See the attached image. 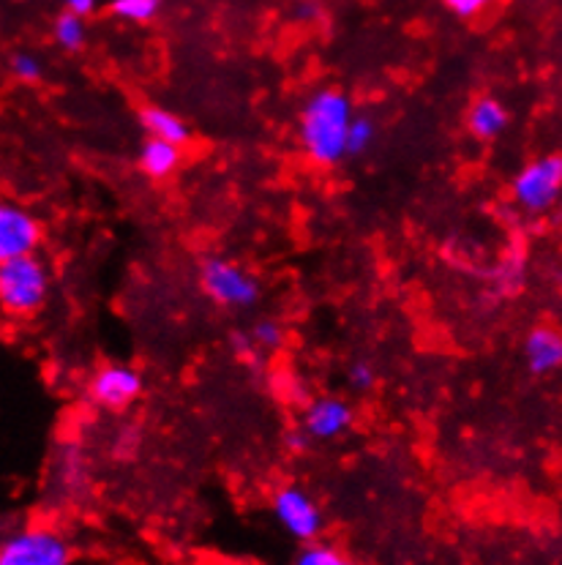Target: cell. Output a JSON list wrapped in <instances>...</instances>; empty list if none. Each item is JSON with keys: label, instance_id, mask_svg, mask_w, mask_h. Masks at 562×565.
<instances>
[{"label": "cell", "instance_id": "8992f818", "mask_svg": "<svg viewBox=\"0 0 562 565\" xmlns=\"http://www.w3.org/2000/svg\"><path fill=\"white\" fill-rule=\"evenodd\" d=\"M271 511L279 527L284 530L290 539H295L298 544H312V541H320V535H323V509H320L317 500H314L306 489L298 487V483H287V487L273 492Z\"/></svg>", "mask_w": 562, "mask_h": 565}, {"label": "cell", "instance_id": "5b68a950", "mask_svg": "<svg viewBox=\"0 0 562 565\" xmlns=\"http://www.w3.org/2000/svg\"><path fill=\"white\" fill-rule=\"evenodd\" d=\"M510 198L527 213H543L562 198V156L549 153L521 167L510 183Z\"/></svg>", "mask_w": 562, "mask_h": 565}, {"label": "cell", "instance_id": "d4e9b609", "mask_svg": "<svg viewBox=\"0 0 562 565\" xmlns=\"http://www.w3.org/2000/svg\"><path fill=\"white\" fill-rule=\"evenodd\" d=\"M284 443H287V448H290V451H295V454H303V451H306V448L309 446H312V437H309L306 435V429H303V426H301V429H292V431H287V435H284Z\"/></svg>", "mask_w": 562, "mask_h": 565}, {"label": "cell", "instance_id": "8fae6325", "mask_svg": "<svg viewBox=\"0 0 562 565\" xmlns=\"http://www.w3.org/2000/svg\"><path fill=\"white\" fill-rule=\"evenodd\" d=\"M525 363L532 374L547 377V374L562 369V333L558 328L538 326L525 339Z\"/></svg>", "mask_w": 562, "mask_h": 565}, {"label": "cell", "instance_id": "484cf974", "mask_svg": "<svg viewBox=\"0 0 562 565\" xmlns=\"http://www.w3.org/2000/svg\"><path fill=\"white\" fill-rule=\"evenodd\" d=\"M101 0H61V6L66 11H74V14H83V17H90L96 9H99Z\"/></svg>", "mask_w": 562, "mask_h": 565}, {"label": "cell", "instance_id": "7402d4cb", "mask_svg": "<svg viewBox=\"0 0 562 565\" xmlns=\"http://www.w3.org/2000/svg\"><path fill=\"white\" fill-rule=\"evenodd\" d=\"M229 348H233L235 359L246 361L249 366H260L262 363V350L257 348L249 331H233V337H229Z\"/></svg>", "mask_w": 562, "mask_h": 565}, {"label": "cell", "instance_id": "cb8c5ba5", "mask_svg": "<svg viewBox=\"0 0 562 565\" xmlns=\"http://www.w3.org/2000/svg\"><path fill=\"white\" fill-rule=\"evenodd\" d=\"M495 3L497 0H445L451 14H456L458 20H473V17L489 11Z\"/></svg>", "mask_w": 562, "mask_h": 565}, {"label": "cell", "instance_id": "9c48e42d", "mask_svg": "<svg viewBox=\"0 0 562 565\" xmlns=\"http://www.w3.org/2000/svg\"><path fill=\"white\" fill-rule=\"evenodd\" d=\"M355 424V411L342 396H312L303 405L301 426L314 443H334Z\"/></svg>", "mask_w": 562, "mask_h": 565}, {"label": "cell", "instance_id": "2e32d148", "mask_svg": "<svg viewBox=\"0 0 562 565\" xmlns=\"http://www.w3.org/2000/svg\"><path fill=\"white\" fill-rule=\"evenodd\" d=\"M292 565H360V563H355L347 552H342L334 544L312 541V544H303L301 550H298Z\"/></svg>", "mask_w": 562, "mask_h": 565}, {"label": "cell", "instance_id": "ba28073f", "mask_svg": "<svg viewBox=\"0 0 562 565\" xmlns=\"http://www.w3.org/2000/svg\"><path fill=\"white\" fill-rule=\"evenodd\" d=\"M42 241L44 227L36 213L20 203H9V200L0 205V259L39 255Z\"/></svg>", "mask_w": 562, "mask_h": 565}, {"label": "cell", "instance_id": "4fadbf2b", "mask_svg": "<svg viewBox=\"0 0 562 565\" xmlns=\"http://www.w3.org/2000/svg\"><path fill=\"white\" fill-rule=\"evenodd\" d=\"M140 126L148 137L175 142L181 148L192 140L186 120L167 107H159V104H148V107L140 109Z\"/></svg>", "mask_w": 562, "mask_h": 565}, {"label": "cell", "instance_id": "6da1fadb", "mask_svg": "<svg viewBox=\"0 0 562 565\" xmlns=\"http://www.w3.org/2000/svg\"><path fill=\"white\" fill-rule=\"evenodd\" d=\"M355 118L353 99L338 88H320L303 102L298 115V146L317 167H336L347 159V135Z\"/></svg>", "mask_w": 562, "mask_h": 565}, {"label": "cell", "instance_id": "3957f363", "mask_svg": "<svg viewBox=\"0 0 562 565\" xmlns=\"http://www.w3.org/2000/svg\"><path fill=\"white\" fill-rule=\"evenodd\" d=\"M197 276L205 296L221 309H251L262 296L257 276L229 257H205Z\"/></svg>", "mask_w": 562, "mask_h": 565}, {"label": "cell", "instance_id": "52a82bcc", "mask_svg": "<svg viewBox=\"0 0 562 565\" xmlns=\"http://www.w3.org/2000/svg\"><path fill=\"white\" fill-rule=\"evenodd\" d=\"M145 391L140 369L129 363H105L96 369L88 383V396L96 407L110 413H123L134 405Z\"/></svg>", "mask_w": 562, "mask_h": 565}, {"label": "cell", "instance_id": "277c9868", "mask_svg": "<svg viewBox=\"0 0 562 565\" xmlns=\"http://www.w3.org/2000/svg\"><path fill=\"white\" fill-rule=\"evenodd\" d=\"M0 565H72V544L55 527L28 524L6 535Z\"/></svg>", "mask_w": 562, "mask_h": 565}, {"label": "cell", "instance_id": "d6986e66", "mask_svg": "<svg viewBox=\"0 0 562 565\" xmlns=\"http://www.w3.org/2000/svg\"><path fill=\"white\" fill-rule=\"evenodd\" d=\"M249 333L262 353H279L287 342L284 326H281L279 320H273V317H260V320L251 326Z\"/></svg>", "mask_w": 562, "mask_h": 565}, {"label": "cell", "instance_id": "4316f807", "mask_svg": "<svg viewBox=\"0 0 562 565\" xmlns=\"http://www.w3.org/2000/svg\"><path fill=\"white\" fill-rule=\"evenodd\" d=\"M298 11H301V17H314V14H317V6L306 3V6H301V9H298Z\"/></svg>", "mask_w": 562, "mask_h": 565}, {"label": "cell", "instance_id": "5bb4252c", "mask_svg": "<svg viewBox=\"0 0 562 565\" xmlns=\"http://www.w3.org/2000/svg\"><path fill=\"white\" fill-rule=\"evenodd\" d=\"M137 161H140V170L148 178L164 181V178H170L181 167V146L167 140H156V137H145L140 146V153H137Z\"/></svg>", "mask_w": 562, "mask_h": 565}, {"label": "cell", "instance_id": "ffe728a7", "mask_svg": "<svg viewBox=\"0 0 562 565\" xmlns=\"http://www.w3.org/2000/svg\"><path fill=\"white\" fill-rule=\"evenodd\" d=\"M9 74L22 85H36L44 79V61L33 52H14L9 57Z\"/></svg>", "mask_w": 562, "mask_h": 565}, {"label": "cell", "instance_id": "9a60e30c", "mask_svg": "<svg viewBox=\"0 0 562 565\" xmlns=\"http://www.w3.org/2000/svg\"><path fill=\"white\" fill-rule=\"evenodd\" d=\"M88 17L74 14V11L63 9V14L55 17L53 22V39L63 52H79L88 42Z\"/></svg>", "mask_w": 562, "mask_h": 565}, {"label": "cell", "instance_id": "7c38bea8", "mask_svg": "<svg viewBox=\"0 0 562 565\" xmlns=\"http://www.w3.org/2000/svg\"><path fill=\"white\" fill-rule=\"evenodd\" d=\"M508 107L495 96H480L467 109V129L478 140H497L508 129Z\"/></svg>", "mask_w": 562, "mask_h": 565}, {"label": "cell", "instance_id": "7a4b0ae2", "mask_svg": "<svg viewBox=\"0 0 562 565\" xmlns=\"http://www.w3.org/2000/svg\"><path fill=\"white\" fill-rule=\"evenodd\" d=\"M53 290V274L39 255L0 259V303L14 320L36 317Z\"/></svg>", "mask_w": 562, "mask_h": 565}, {"label": "cell", "instance_id": "44dd1931", "mask_svg": "<svg viewBox=\"0 0 562 565\" xmlns=\"http://www.w3.org/2000/svg\"><path fill=\"white\" fill-rule=\"evenodd\" d=\"M140 443H142L140 426L123 424L118 429V435L112 437V457L115 459H131L137 451H140Z\"/></svg>", "mask_w": 562, "mask_h": 565}, {"label": "cell", "instance_id": "603a6c76", "mask_svg": "<svg viewBox=\"0 0 562 565\" xmlns=\"http://www.w3.org/2000/svg\"><path fill=\"white\" fill-rule=\"evenodd\" d=\"M375 383H377V372L369 361L349 363L347 385L355 391V394H366V391L375 388Z\"/></svg>", "mask_w": 562, "mask_h": 565}, {"label": "cell", "instance_id": "ac0fdd59", "mask_svg": "<svg viewBox=\"0 0 562 565\" xmlns=\"http://www.w3.org/2000/svg\"><path fill=\"white\" fill-rule=\"evenodd\" d=\"M110 11L118 20L131 22V25H145L159 17L162 0H110Z\"/></svg>", "mask_w": 562, "mask_h": 565}, {"label": "cell", "instance_id": "e0dca14e", "mask_svg": "<svg viewBox=\"0 0 562 565\" xmlns=\"http://www.w3.org/2000/svg\"><path fill=\"white\" fill-rule=\"evenodd\" d=\"M377 142V120L366 113H355L347 135V159L349 156H366Z\"/></svg>", "mask_w": 562, "mask_h": 565}, {"label": "cell", "instance_id": "30bf717a", "mask_svg": "<svg viewBox=\"0 0 562 565\" xmlns=\"http://www.w3.org/2000/svg\"><path fill=\"white\" fill-rule=\"evenodd\" d=\"M57 478L55 492L61 503H79L90 489V470L83 448L66 446L57 454Z\"/></svg>", "mask_w": 562, "mask_h": 565}]
</instances>
